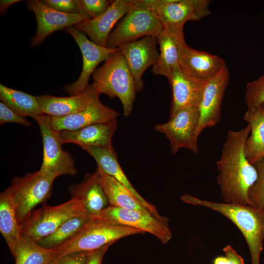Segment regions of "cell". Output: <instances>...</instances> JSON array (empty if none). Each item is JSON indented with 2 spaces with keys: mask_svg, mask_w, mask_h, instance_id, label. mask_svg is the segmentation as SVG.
I'll return each mask as SVG.
<instances>
[{
  "mask_svg": "<svg viewBox=\"0 0 264 264\" xmlns=\"http://www.w3.org/2000/svg\"><path fill=\"white\" fill-rule=\"evenodd\" d=\"M250 132L248 124L239 131H229L217 162L218 183L225 203L251 205L248 192L258 174L244 153L245 142Z\"/></svg>",
  "mask_w": 264,
  "mask_h": 264,
  "instance_id": "6da1fadb",
  "label": "cell"
},
{
  "mask_svg": "<svg viewBox=\"0 0 264 264\" xmlns=\"http://www.w3.org/2000/svg\"><path fill=\"white\" fill-rule=\"evenodd\" d=\"M184 202L216 211L231 220L247 243L252 264H260L264 240V209L252 205L220 203L201 199L189 194L180 197Z\"/></svg>",
  "mask_w": 264,
  "mask_h": 264,
  "instance_id": "7a4b0ae2",
  "label": "cell"
},
{
  "mask_svg": "<svg viewBox=\"0 0 264 264\" xmlns=\"http://www.w3.org/2000/svg\"><path fill=\"white\" fill-rule=\"evenodd\" d=\"M91 86L100 94L117 97L122 105L123 114L132 113L137 92L134 80L122 52L111 54L104 64L93 72Z\"/></svg>",
  "mask_w": 264,
  "mask_h": 264,
  "instance_id": "3957f363",
  "label": "cell"
},
{
  "mask_svg": "<svg viewBox=\"0 0 264 264\" xmlns=\"http://www.w3.org/2000/svg\"><path fill=\"white\" fill-rule=\"evenodd\" d=\"M144 233L132 227L93 219L76 237L54 249L58 257L74 252H90L112 244L123 237Z\"/></svg>",
  "mask_w": 264,
  "mask_h": 264,
  "instance_id": "277c9868",
  "label": "cell"
},
{
  "mask_svg": "<svg viewBox=\"0 0 264 264\" xmlns=\"http://www.w3.org/2000/svg\"><path fill=\"white\" fill-rule=\"evenodd\" d=\"M84 211H87L84 202L73 198L56 206L44 205L32 211L20 224L21 236L38 242L55 232L66 220Z\"/></svg>",
  "mask_w": 264,
  "mask_h": 264,
  "instance_id": "5b68a950",
  "label": "cell"
},
{
  "mask_svg": "<svg viewBox=\"0 0 264 264\" xmlns=\"http://www.w3.org/2000/svg\"><path fill=\"white\" fill-rule=\"evenodd\" d=\"M55 175L40 170L22 176H15L8 188L14 201L19 223L22 222L33 208L51 196Z\"/></svg>",
  "mask_w": 264,
  "mask_h": 264,
  "instance_id": "8992f818",
  "label": "cell"
},
{
  "mask_svg": "<svg viewBox=\"0 0 264 264\" xmlns=\"http://www.w3.org/2000/svg\"><path fill=\"white\" fill-rule=\"evenodd\" d=\"M162 29L155 12L139 6L133 0L129 11L110 33L106 47L118 48L123 44L148 36L157 37Z\"/></svg>",
  "mask_w": 264,
  "mask_h": 264,
  "instance_id": "52a82bcc",
  "label": "cell"
},
{
  "mask_svg": "<svg viewBox=\"0 0 264 264\" xmlns=\"http://www.w3.org/2000/svg\"><path fill=\"white\" fill-rule=\"evenodd\" d=\"M35 120L39 126L43 144V161L39 170L57 177L76 175L74 160L69 153L63 149L59 131L52 128L50 116L42 114Z\"/></svg>",
  "mask_w": 264,
  "mask_h": 264,
  "instance_id": "ba28073f",
  "label": "cell"
},
{
  "mask_svg": "<svg viewBox=\"0 0 264 264\" xmlns=\"http://www.w3.org/2000/svg\"><path fill=\"white\" fill-rule=\"evenodd\" d=\"M199 120L198 107L193 106L179 110L170 116L167 122L156 124L154 129L168 139L173 154L181 149L198 154V137L197 131Z\"/></svg>",
  "mask_w": 264,
  "mask_h": 264,
  "instance_id": "9c48e42d",
  "label": "cell"
},
{
  "mask_svg": "<svg viewBox=\"0 0 264 264\" xmlns=\"http://www.w3.org/2000/svg\"><path fill=\"white\" fill-rule=\"evenodd\" d=\"M92 217L148 232L156 237L163 244L169 242L172 238L167 218H159L142 211L109 205Z\"/></svg>",
  "mask_w": 264,
  "mask_h": 264,
  "instance_id": "30bf717a",
  "label": "cell"
},
{
  "mask_svg": "<svg viewBox=\"0 0 264 264\" xmlns=\"http://www.w3.org/2000/svg\"><path fill=\"white\" fill-rule=\"evenodd\" d=\"M210 0H162L155 12L163 29L184 36L183 27L189 21H198L211 14Z\"/></svg>",
  "mask_w": 264,
  "mask_h": 264,
  "instance_id": "8fae6325",
  "label": "cell"
},
{
  "mask_svg": "<svg viewBox=\"0 0 264 264\" xmlns=\"http://www.w3.org/2000/svg\"><path fill=\"white\" fill-rule=\"evenodd\" d=\"M69 33L78 44L83 58L82 70L79 77L72 84L66 86L65 89L70 95L83 92L88 86V80L96 66L105 61L109 56L118 51V48H109L99 45L89 40L86 35L78 30L73 26L66 27Z\"/></svg>",
  "mask_w": 264,
  "mask_h": 264,
  "instance_id": "7c38bea8",
  "label": "cell"
},
{
  "mask_svg": "<svg viewBox=\"0 0 264 264\" xmlns=\"http://www.w3.org/2000/svg\"><path fill=\"white\" fill-rule=\"evenodd\" d=\"M229 78V71L226 66L219 73L206 82L198 106V137L204 129L215 126L220 120L223 98Z\"/></svg>",
  "mask_w": 264,
  "mask_h": 264,
  "instance_id": "4fadbf2b",
  "label": "cell"
},
{
  "mask_svg": "<svg viewBox=\"0 0 264 264\" xmlns=\"http://www.w3.org/2000/svg\"><path fill=\"white\" fill-rule=\"evenodd\" d=\"M157 44L156 37L148 36L118 47L132 75L137 91L143 88L142 77L144 72L158 60Z\"/></svg>",
  "mask_w": 264,
  "mask_h": 264,
  "instance_id": "5bb4252c",
  "label": "cell"
},
{
  "mask_svg": "<svg viewBox=\"0 0 264 264\" xmlns=\"http://www.w3.org/2000/svg\"><path fill=\"white\" fill-rule=\"evenodd\" d=\"M37 21V31L31 39L30 48L41 44L55 31L74 25L86 20L79 14H67L57 11L39 0L26 1Z\"/></svg>",
  "mask_w": 264,
  "mask_h": 264,
  "instance_id": "9a60e30c",
  "label": "cell"
},
{
  "mask_svg": "<svg viewBox=\"0 0 264 264\" xmlns=\"http://www.w3.org/2000/svg\"><path fill=\"white\" fill-rule=\"evenodd\" d=\"M179 66L191 77L207 81L219 73L226 65L220 57L194 49L184 39L180 44Z\"/></svg>",
  "mask_w": 264,
  "mask_h": 264,
  "instance_id": "2e32d148",
  "label": "cell"
},
{
  "mask_svg": "<svg viewBox=\"0 0 264 264\" xmlns=\"http://www.w3.org/2000/svg\"><path fill=\"white\" fill-rule=\"evenodd\" d=\"M133 0H115L99 17L79 22L73 26L88 35L95 44L106 47L108 38L117 22L132 6Z\"/></svg>",
  "mask_w": 264,
  "mask_h": 264,
  "instance_id": "e0dca14e",
  "label": "cell"
},
{
  "mask_svg": "<svg viewBox=\"0 0 264 264\" xmlns=\"http://www.w3.org/2000/svg\"><path fill=\"white\" fill-rule=\"evenodd\" d=\"M168 79L172 94L170 116L180 110L198 106L207 81L191 77L179 64L174 68Z\"/></svg>",
  "mask_w": 264,
  "mask_h": 264,
  "instance_id": "ac0fdd59",
  "label": "cell"
},
{
  "mask_svg": "<svg viewBox=\"0 0 264 264\" xmlns=\"http://www.w3.org/2000/svg\"><path fill=\"white\" fill-rule=\"evenodd\" d=\"M119 113L104 105L99 97L82 110L63 117H51L52 128L58 131H73L89 125L117 119Z\"/></svg>",
  "mask_w": 264,
  "mask_h": 264,
  "instance_id": "d6986e66",
  "label": "cell"
},
{
  "mask_svg": "<svg viewBox=\"0 0 264 264\" xmlns=\"http://www.w3.org/2000/svg\"><path fill=\"white\" fill-rule=\"evenodd\" d=\"M117 128V119H115L76 130L59 131V134L62 144H75L82 149L97 147L113 149L112 139Z\"/></svg>",
  "mask_w": 264,
  "mask_h": 264,
  "instance_id": "ffe728a7",
  "label": "cell"
},
{
  "mask_svg": "<svg viewBox=\"0 0 264 264\" xmlns=\"http://www.w3.org/2000/svg\"><path fill=\"white\" fill-rule=\"evenodd\" d=\"M99 95L89 84L83 92L76 95L58 97L44 94L36 96V98L43 113L51 117H63L82 110Z\"/></svg>",
  "mask_w": 264,
  "mask_h": 264,
  "instance_id": "44dd1931",
  "label": "cell"
},
{
  "mask_svg": "<svg viewBox=\"0 0 264 264\" xmlns=\"http://www.w3.org/2000/svg\"><path fill=\"white\" fill-rule=\"evenodd\" d=\"M95 160L97 167L107 175L112 176L129 189L152 214L159 218H163L157 212L156 207L146 200L135 189L122 169L113 149L97 147L83 148Z\"/></svg>",
  "mask_w": 264,
  "mask_h": 264,
  "instance_id": "7402d4cb",
  "label": "cell"
},
{
  "mask_svg": "<svg viewBox=\"0 0 264 264\" xmlns=\"http://www.w3.org/2000/svg\"><path fill=\"white\" fill-rule=\"evenodd\" d=\"M72 198L82 200L86 211L95 216L109 205V202L99 181L98 170L85 175L82 181L68 187Z\"/></svg>",
  "mask_w": 264,
  "mask_h": 264,
  "instance_id": "603a6c76",
  "label": "cell"
},
{
  "mask_svg": "<svg viewBox=\"0 0 264 264\" xmlns=\"http://www.w3.org/2000/svg\"><path fill=\"white\" fill-rule=\"evenodd\" d=\"M250 127L244 144V153L252 165L264 159V109L262 106L247 110L243 117Z\"/></svg>",
  "mask_w": 264,
  "mask_h": 264,
  "instance_id": "cb8c5ba5",
  "label": "cell"
},
{
  "mask_svg": "<svg viewBox=\"0 0 264 264\" xmlns=\"http://www.w3.org/2000/svg\"><path fill=\"white\" fill-rule=\"evenodd\" d=\"M159 53L152 72L155 76L169 77L174 68L179 64V47L184 36H179L162 29L157 36Z\"/></svg>",
  "mask_w": 264,
  "mask_h": 264,
  "instance_id": "d4e9b609",
  "label": "cell"
},
{
  "mask_svg": "<svg viewBox=\"0 0 264 264\" xmlns=\"http://www.w3.org/2000/svg\"><path fill=\"white\" fill-rule=\"evenodd\" d=\"M97 169L99 173L100 183L107 198L109 205L138 210L153 215L125 186L105 174L100 168L97 167Z\"/></svg>",
  "mask_w": 264,
  "mask_h": 264,
  "instance_id": "484cf974",
  "label": "cell"
},
{
  "mask_svg": "<svg viewBox=\"0 0 264 264\" xmlns=\"http://www.w3.org/2000/svg\"><path fill=\"white\" fill-rule=\"evenodd\" d=\"M0 231L12 253L22 237L15 205L8 188L0 195Z\"/></svg>",
  "mask_w": 264,
  "mask_h": 264,
  "instance_id": "4316f807",
  "label": "cell"
},
{
  "mask_svg": "<svg viewBox=\"0 0 264 264\" xmlns=\"http://www.w3.org/2000/svg\"><path fill=\"white\" fill-rule=\"evenodd\" d=\"M93 219L87 211L79 213L66 220L55 232L37 243L44 248L54 249L76 237Z\"/></svg>",
  "mask_w": 264,
  "mask_h": 264,
  "instance_id": "83f0119b",
  "label": "cell"
},
{
  "mask_svg": "<svg viewBox=\"0 0 264 264\" xmlns=\"http://www.w3.org/2000/svg\"><path fill=\"white\" fill-rule=\"evenodd\" d=\"M0 99L5 105L18 115L34 119L44 114L41 110L36 96L0 84Z\"/></svg>",
  "mask_w": 264,
  "mask_h": 264,
  "instance_id": "f1b7e54d",
  "label": "cell"
},
{
  "mask_svg": "<svg viewBox=\"0 0 264 264\" xmlns=\"http://www.w3.org/2000/svg\"><path fill=\"white\" fill-rule=\"evenodd\" d=\"M11 254L15 264H51L58 257L56 249L44 248L35 241L23 237Z\"/></svg>",
  "mask_w": 264,
  "mask_h": 264,
  "instance_id": "f546056e",
  "label": "cell"
},
{
  "mask_svg": "<svg viewBox=\"0 0 264 264\" xmlns=\"http://www.w3.org/2000/svg\"><path fill=\"white\" fill-rule=\"evenodd\" d=\"M244 98L247 110L264 104V74L246 84Z\"/></svg>",
  "mask_w": 264,
  "mask_h": 264,
  "instance_id": "4dcf8cb0",
  "label": "cell"
},
{
  "mask_svg": "<svg viewBox=\"0 0 264 264\" xmlns=\"http://www.w3.org/2000/svg\"><path fill=\"white\" fill-rule=\"evenodd\" d=\"M257 172V178L250 187L248 198L251 205L264 209V159L254 165Z\"/></svg>",
  "mask_w": 264,
  "mask_h": 264,
  "instance_id": "1f68e13d",
  "label": "cell"
},
{
  "mask_svg": "<svg viewBox=\"0 0 264 264\" xmlns=\"http://www.w3.org/2000/svg\"><path fill=\"white\" fill-rule=\"evenodd\" d=\"M113 1L110 0H80V15L86 20L95 19L105 12Z\"/></svg>",
  "mask_w": 264,
  "mask_h": 264,
  "instance_id": "d6a6232c",
  "label": "cell"
},
{
  "mask_svg": "<svg viewBox=\"0 0 264 264\" xmlns=\"http://www.w3.org/2000/svg\"><path fill=\"white\" fill-rule=\"evenodd\" d=\"M43 3L51 8L67 14H79L81 12L80 0H42Z\"/></svg>",
  "mask_w": 264,
  "mask_h": 264,
  "instance_id": "836d02e7",
  "label": "cell"
},
{
  "mask_svg": "<svg viewBox=\"0 0 264 264\" xmlns=\"http://www.w3.org/2000/svg\"><path fill=\"white\" fill-rule=\"evenodd\" d=\"M9 122H13L24 126H30L31 122L24 117L17 114L8 108L2 102H0V124L2 125Z\"/></svg>",
  "mask_w": 264,
  "mask_h": 264,
  "instance_id": "e575fe53",
  "label": "cell"
},
{
  "mask_svg": "<svg viewBox=\"0 0 264 264\" xmlns=\"http://www.w3.org/2000/svg\"><path fill=\"white\" fill-rule=\"evenodd\" d=\"M89 252L79 251L58 257L51 264H86Z\"/></svg>",
  "mask_w": 264,
  "mask_h": 264,
  "instance_id": "d590c367",
  "label": "cell"
},
{
  "mask_svg": "<svg viewBox=\"0 0 264 264\" xmlns=\"http://www.w3.org/2000/svg\"><path fill=\"white\" fill-rule=\"evenodd\" d=\"M225 256H218L214 261V264H244L243 258L239 255L231 245H228L223 249Z\"/></svg>",
  "mask_w": 264,
  "mask_h": 264,
  "instance_id": "8d00e7d4",
  "label": "cell"
},
{
  "mask_svg": "<svg viewBox=\"0 0 264 264\" xmlns=\"http://www.w3.org/2000/svg\"><path fill=\"white\" fill-rule=\"evenodd\" d=\"M111 244H108L99 249L89 252L86 264H102L103 257Z\"/></svg>",
  "mask_w": 264,
  "mask_h": 264,
  "instance_id": "74e56055",
  "label": "cell"
},
{
  "mask_svg": "<svg viewBox=\"0 0 264 264\" xmlns=\"http://www.w3.org/2000/svg\"><path fill=\"white\" fill-rule=\"evenodd\" d=\"M20 0H0V11L1 14L6 12L7 8L11 5L21 1Z\"/></svg>",
  "mask_w": 264,
  "mask_h": 264,
  "instance_id": "f35d334b",
  "label": "cell"
},
{
  "mask_svg": "<svg viewBox=\"0 0 264 264\" xmlns=\"http://www.w3.org/2000/svg\"><path fill=\"white\" fill-rule=\"evenodd\" d=\"M262 106H263V107L264 109V104H263Z\"/></svg>",
  "mask_w": 264,
  "mask_h": 264,
  "instance_id": "ab89813d",
  "label": "cell"
},
{
  "mask_svg": "<svg viewBox=\"0 0 264 264\" xmlns=\"http://www.w3.org/2000/svg\"></svg>",
  "mask_w": 264,
  "mask_h": 264,
  "instance_id": "60d3db41",
  "label": "cell"
}]
</instances>
